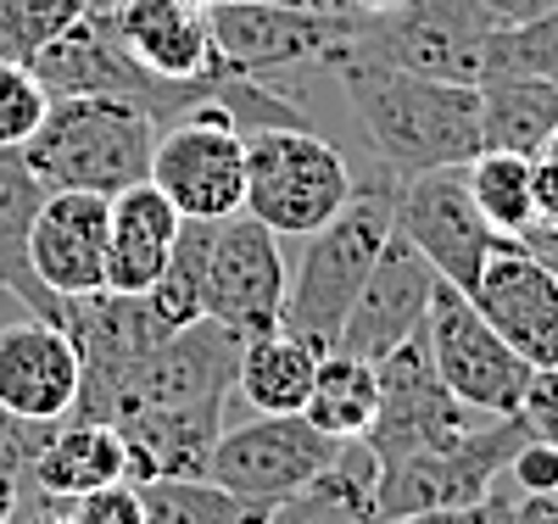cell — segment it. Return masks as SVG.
I'll list each match as a JSON object with an SVG mask.
<instances>
[{
  "mask_svg": "<svg viewBox=\"0 0 558 524\" xmlns=\"http://www.w3.org/2000/svg\"><path fill=\"white\" fill-rule=\"evenodd\" d=\"M347 89V112L375 146V162L397 179L470 168L481 157V89L418 78L368 57H347L330 68Z\"/></svg>",
  "mask_w": 558,
  "mask_h": 524,
  "instance_id": "1",
  "label": "cell"
},
{
  "mask_svg": "<svg viewBox=\"0 0 558 524\" xmlns=\"http://www.w3.org/2000/svg\"><path fill=\"white\" fill-rule=\"evenodd\" d=\"M397 173L375 168L357 179L352 202L302 241V257L286 279V307H279V329H291L313 352H336L341 324L352 313V296L363 291L368 268H375L386 234L397 229Z\"/></svg>",
  "mask_w": 558,
  "mask_h": 524,
  "instance_id": "2",
  "label": "cell"
},
{
  "mask_svg": "<svg viewBox=\"0 0 558 524\" xmlns=\"http://www.w3.org/2000/svg\"><path fill=\"white\" fill-rule=\"evenodd\" d=\"M157 118L140 112L112 95H68L51 101L45 123L23 146V162L45 190H96V196H118V190L140 184L151 173L157 151Z\"/></svg>",
  "mask_w": 558,
  "mask_h": 524,
  "instance_id": "3",
  "label": "cell"
},
{
  "mask_svg": "<svg viewBox=\"0 0 558 524\" xmlns=\"http://www.w3.org/2000/svg\"><path fill=\"white\" fill-rule=\"evenodd\" d=\"M357 190L352 162L341 146H330L307 123L286 129H252L246 134V202L241 212L257 218L279 241H307L313 229H324Z\"/></svg>",
  "mask_w": 558,
  "mask_h": 524,
  "instance_id": "4",
  "label": "cell"
},
{
  "mask_svg": "<svg viewBox=\"0 0 558 524\" xmlns=\"http://www.w3.org/2000/svg\"><path fill=\"white\" fill-rule=\"evenodd\" d=\"M28 73L45 84L51 101H68V95H112V101H129L140 112H151L157 129L179 123L196 101H207V95L218 89V78H229V73H218V78H196V84H168V78L146 73L129 57V45L118 39L107 7H89L78 23H68L28 62Z\"/></svg>",
  "mask_w": 558,
  "mask_h": 524,
  "instance_id": "5",
  "label": "cell"
},
{
  "mask_svg": "<svg viewBox=\"0 0 558 524\" xmlns=\"http://www.w3.org/2000/svg\"><path fill=\"white\" fill-rule=\"evenodd\" d=\"M502 23L481 0H402L391 12L352 17V57L386 62L441 84H481L486 45Z\"/></svg>",
  "mask_w": 558,
  "mask_h": 524,
  "instance_id": "6",
  "label": "cell"
},
{
  "mask_svg": "<svg viewBox=\"0 0 558 524\" xmlns=\"http://www.w3.org/2000/svg\"><path fill=\"white\" fill-rule=\"evenodd\" d=\"M520 447H525V424H520V413H508V418H475L470 430L452 436L447 447L380 463V486H375L380 524L425 519V513L486 497L508 474V458Z\"/></svg>",
  "mask_w": 558,
  "mask_h": 524,
  "instance_id": "7",
  "label": "cell"
},
{
  "mask_svg": "<svg viewBox=\"0 0 558 524\" xmlns=\"http://www.w3.org/2000/svg\"><path fill=\"white\" fill-rule=\"evenodd\" d=\"M352 17H324L296 7H268V0H207L213 51L229 78L274 84L296 68H336L352 57Z\"/></svg>",
  "mask_w": 558,
  "mask_h": 524,
  "instance_id": "8",
  "label": "cell"
},
{
  "mask_svg": "<svg viewBox=\"0 0 558 524\" xmlns=\"http://www.w3.org/2000/svg\"><path fill=\"white\" fill-rule=\"evenodd\" d=\"M418 336H425V352H430L436 374L447 379V391L475 418L520 413V397L531 386V363L475 313V302L458 284L436 279V296H430V313H425Z\"/></svg>",
  "mask_w": 558,
  "mask_h": 524,
  "instance_id": "9",
  "label": "cell"
},
{
  "mask_svg": "<svg viewBox=\"0 0 558 524\" xmlns=\"http://www.w3.org/2000/svg\"><path fill=\"white\" fill-rule=\"evenodd\" d=\"M146 179L184 223H223L246 202V134L218 118H179L157 134Z\"/></svg>",
  "mask_w": 558,
  "mask_h": 524,
  "instance_id": "10",
  "label": "cell"
},
{
  "mask_svg": "<svg viewBox=\"0 0 558 524\" xmlns=\"http://www.w3.org/2000/svg\"><path fill=\"white\" fill-rule=\"evenodd\" d=\"M336 441L318 436L302 413H252L246 424L223 430L213 441V458H207V480H218L223 491H235L241 502H257V508H274L296 497L313 474L330 463Z\"/></svg>",
  "mask_w": 558,
  "mask_h": 524,
  "instance_id": "11",
  "label": "cell"
},
{
  "mask_svg": "<svg viewBox=\"0 0 558 524\" xmlns=\"http://www.w3.org/2000/svg\"><path fill=\"white\" fill-rule=\"evenodd\" d=\"M286 257H279V234H268L257 218L235 212L213 223L207 263H202V313L229 324L235 336H263L279 329V307H286Z\"/></svg>",
  "mask_w": 558,
  "mask_h": 524,
  "instance_id": "12",
  "label": "cell"
},
{
  "mask_svg": "<svg viewBox=\"0 0 558 524\" xmlns=\"http://www.w3.org/2000/svg\"><path fill=\"white\" fill-rule=\"evenodd\" d=\"M375 374H380V407H375V424L363 430V441L380 463L447 447L452 436H463L475 424V413L463 407L447 391V379L436 374V363L425 352V336H413L391 357H380Z\"/></svg>",
  "mask_w": 558,
  "mask_h": 524,
  "instance_id": "13",
  "label": "cell"
},
{
  "mask_svg": "<svg viewBox=\"0 0 558 524\" xmlns=\"http://www.w3.org/2000/svg\"><path fill=\"white\" fill-rule=\"evenodd\" d=\"M397 234L425 252V263L470 291L475 273L486 268V257L502 246V234L486 229V218L470 202V184H463V168H436V173H413L397 184Z\"/></svg>",
  "mask_w": 558,
  "mask_h": 524,
  "instance_id": "14",
  "label": "cell"
},
{
  "mask_svg": "<svg viewBox=\"0 0 558 524\" xmlns=\"http://www.w3.org/2000/svg\"><path fill=\"white\" fill-rule=\"evenodd\" d=\"M436 268L425 263L408 234H386V246L368 268L363 291L352 296V313L341 324V352L363 357V363H380L391 357L402 341H413L418 329H425V313H430V296H436Z\"/></svg>",
  "mask_w": 558,
  "mask_h": 524,
  "instance_id": "15",
  "label": "cell"
},
{
  "mask_svg": "<svg viewBox=\"0 0 558 524\" xmlns=\"http://www.w3.org/2000/svg\"><path fill=\"white\" fill-rule=\"evenodd\" d=\"M463 296L531 368L558 363V279L531 246L502 241Z\"/></svg>",
  "mask_w": 558,
  "mask_h": 524,
  "instance_id": "16",
  "label": "cell"
},
{
  "mask_svg": "<svg viewBox=\"0 0 558 524\" xmlns=\"http://www.w3.org/2000/svg\"><path fill=\"white\" fill-rule=\"evenodd\" d=\"M107 229L112 196L96 190H45L28 229V268L51 296H89L107 291Z\"/></svg>",
  "mask_w": 558,
  "mask_h": 524,
  "instance_id": "17",
  "label": "cell"
},
{
  "mask_svg": "<svg viewBox=\"0 0 558 524\" xmlns=\"http://www.w3.org/2000/svg\"><path fill=\"white\" fill-rule=\"evenodd\" d=\"M241 346H246V336H235L218 318H196V324L173 329L146 357V368H140L134 391H129V413H140V407H223L235 397Z\"/></svg>",
  "mask_w": 558,
  "mask_h": 524,
  "instance_id": "18",
  "label": "cell"
},
{
  "mask_svg": "<svg viewBox=\"0 0 558 524\" xmlns=\"http://www.w3.org/2000/svg\"><path fill=\"white\" fill-rule=\"evenodd\" d=\"M78 346L62 324L23 318L0 329V407L28 424H62L78 407Z\"/></svg>",
  "mask_w": 558,
  "mask_h": 524,
  "instance_id": "19",
  "label": "cell"
},
{
  "mask_svg": "<svg viewBox=\"0 0 558 524\" xmlns=\"http://www.w3.org/2000/svg\"><path fill=\"white\" fill-rule=\"evenodd\" d=\"M107 17L129 45V57L168 84H196L223 73L207 7H196V0H107Z\"/></svg>",
  "mask_w": 558,
  "mask_h": 524,
  "instance_id": "20",
  "label": "cell"
},
{
  "mask_svg": "<svg viewBox=\"0 0 558 524\" xmlns=\"http://www.w3.org/2000/svg\"><path fill=\"white\" fill-rule=\"evenodd\" d=\"M123 480H207L213 441L223 436V407H140L118 418Z\"/></svg>",
  "mask_w": 558,
  "mask_h": 524,
  "instance_id": "21",
  "label": "cell"
},
{
  "mask_svg": "<svg viewBox=\"0 0 558 524\" xmlns=\"http://www.w3.org/2000/svg\"><path fill=\"white\" fill-rule=\"evenodd\" d=\"M184 218L151 179H140L112 196V229H107V291L146 296L162 279Z\"/></svg>",
  "mask_w": 558,
  "mask_h": 524,
  "instance_id": "22",
  "label": "cell"
},
{
  "mask_svg": "<svg viewBox=\"0 0 558 524\" xmlns=\"http://www.w3.org/2000/svg\"><path fill=\"white\" fill-rule=\"evenodd\" d=\"M23 480L34 491H45V497H62V502L123 480V436H118V424L68 413L62 424H51V436H45L39 452L28 458Z\"/></svg>",
  "mask_w": 558,
  "mask_h": 524,
  "instance_id": "23",
  "label": "cell"
},
{
  "mask_svg": "<svg viewBox=\"0 0 558 524\" xmlns=\"http://www.w3.org/2000/svg\"><path fill=\"white\" fill-rule=\"evenodd\" d=\"M375 486H380V458L368 452V441H336L330 463L313 480L268 508V524H380L375 508Z\"/></svg>",
  "mask_w": 558,
  "mask_h": 524,
  "instance_id": "24",
  "label": "cell"
},
{
  "mask_svg": "<svg viewBox=\"0 0 558 524\" xmlns=\"http://www.w3.org/2000/svg\"><path fill=\"white\" fill-rule=\"evenodd\" d=\"M481 89V151L542 157L558 134V78L536 73H492Z\"/></svg>",
  "mask_w": 558,
  "mask_h": 524,
  "instance_id": "25",
  "label": "cell"
},
{
  "mask_svg": "<svg viewBox=\"0 0 558 524\" xmlns=\"http://www.w3.org/2000/svg\"><path fill=\"white\" fill-rule=\"evenodd\" d=\"M39 202H45V184L34 179L23 151H0V291H12L28 307V318L62 324L68 302L45 291L28 268V229H34Z\"/></svg>",
  "mask_w": 558,
  "mask_h": 524,
  "instance_id": "26",
  "label": "cell"
},
{
  "mask_svg": "<svg viewBox=\"0 0 558 524\" xmlns=\"http://www.w3.org/2000/svg\"><path fill=\"white\" fill-rule=\"evenodd\" d=\"M318 357L307 341H296L291 329H263L241 346V368H235V397L252 413H302L307 391H313V374Z\"/></svg>",
  "mask_w": 558,
  "mask_h": 524,
  "instance_id": "27",
  "label": "cell"
},
{
  "mask_svg": "<svg viewBox=\"0 0 558 524\" xmlns=\"http://www.w3.org/2000/svg\"><path fill=\"white\" fill-rule=\"evenodd\" d=\"M375 407H380V374H375V363H363V357H352L341 346L318 357L313 391L302 402V418L313 424L318 436L357 441L368 424H375Z\"/></svg>",
  "mask_w": 558,
  "mask_h": 524,
  "instance_id": "28",
  "label": "cell"
},
{
  "mask_svg": "<svg viewBox=\"0 0 558 524\" xmlns=\"http://www.w3.org/2000/svg\"><path fill=\"white\" fill-rule=\"evenodd\" d=\"M463 184H470V202L486 218V229L502 234V241H520V234L536 223V162L531 157L481 151L470 168H463Z\"/></svg>",
  "mask_w": 558,
  "mask_h": 524,
  "instance_id": "29",
  "label": "cell"
},
{
  "mask_svg": "<svg viewBox=\"0 0 558 524\" xmlns=\"http://www.w3.org/2000/svg\"><path fill=\"white\" fill-rule=\"evenodd\" d=\"M146 524H268V508L241 502L218 480H151L140 486Z\"/></svg>",
  "mask_w": 558,
  "mask_h": 524,
  "instance_id": "30",
  "label": "cell"
},
{
  "mask_svg": "<svg viewBox=\"0 0 558 524\" xmlns=\"http://www.w3.org/2000/svg\"><path fill=\"white\" fill-rule=\"evenodd\" d=\"M96 0H0V62H34Z\"/></svg>",
  "mask_w": 558,
  "mask_h": 524,
  "instance_id": "31",
  "label": "cell"
},
{
  "mask_svg": "<svg viewBox=\"0 0 558 524\" xmlns=\"http://www.w3.org/2000/svg\"><path fill=\"white\" fill-rule=\"evenodd\" d=\"M492 73H536L558 78V7L525 23H502L486 45V78Z\"/></svg>",
  "mask_w": 558,
  "mask_h": 524,
  "instance_id": "32",
  "label": "cell"
},
{
  "mask_svg": "<svg viewBox=\"0 0 558 524\" xmlns=\"http://www.w3.org/2000/svg\"><path fill=\"white\" fill-rule=\"evenodd\" d=\"M51 112V95L28 73V62H0V151H23Z\"/></svg>",
  "mask_w": 558,
  "mask_h": 524,
  "instance_id": "33",
  "label": "cell"
},
{
  "mask_svg": "<svg viewBox=\"0 0 558 524\" xmlns=\"http://www.w3.org/2000/svg\"><path fill=\"white\" fill-rule=\"evenodd\" d=\"M73 524H146V502H140V486L112 480L73 497Z\"/></svg>",
  "mask_w": 558,
  "mask_h": 524,
  "instance_id": "34",
  "label": "cell"
},
{
  "mask_svg": "<svg viewBox=\"0 0 558 524\" xmlns=\"http://www.w3.org/2000/svg\"><path fill=\"white\" fill-rule=\"evenodd\" d=\"M508 486H514L520 497H558V447L525 436V447L508 458Z\"/></svg>",
  "mask_w": 558,
  "mask_h": 524,
  "instance_id": "35",
  "label": "cell"
},
{
  "mask_svg": "<svg viewBox=\"0 0 558 524\" xmlns=\"http://www.w3.org/2000/svg\"><path fill=\"white\" fill-rule=\"evenodd\" d=\"M520 424H525V436L558 447V363L531 368V386L520 397Z\"/></svg>",
  "mask_w": 558,
  "mask_h": 524,
  "instance_id": "36",
  "label": "cell"
},
{
  "mask_svg": "<svg viewBox=\"0 0 558 524\" xmlns=\"http://www.w3.org/2000/svg\"><path fill=\"white\" fill-rule=\"evenodd\" d=\"M45 436H51V424H28V418L0 407V474H23Z\"/></svg>",
  "mask_w": 558,
  "mask_h": 524,
  "instance_id": "37",
  "label": "cell"
},
{
  "mask_svg": "<svg viewBox=\"0 0 558 524\" xmlns=\"http://www.w3.org/2000/svg\"><path fill=\"white\" fill-rule=\"evenodd\" d=\"M514 508H520V497H508L502 480H497V486H492L486 497H475V502H458V508L425 513V524H514Z\"/></svg>",
  "mask_w": 558,
  "mask_h": 524,
  "instance_id": "38",
  "label": "cell"
},
{
  "mask_svg": "<svg viewBox=\"0 0 558 524\" xmlns=\"http://www.w3.org/2000/svg\"><path fill=\"white\" fill-rule=\"evenodd\" d=\"M7 524H73V502H62V497H45V491H34V486L23 480Z\"/></svg>",
  "mask_w": 558,
  "mask_h": 524,
  "instance_id": "39",
  "label": "cell"
},
{
  "mask_svg": "<svg viewBox=\"0 0 558 524\" xmlns=\"http://www.w3.org/2000/svg\"><path fill=\"white\" fill-rule=\"evenodd\" d=\"M536 218L547 229H558V134H553V146L536 157Z\"/></svg>",
  "mask_w": 558,
  "mask_h": 524,
  "instance_id": "40",
  "label": "cell"
},
{
  "mask_svg": "<svg viewBox=\"0 0 558 524\" xmlns=\"http://www.w3.org/2000/svg\"><path fill=\"white\" fill-rule=\"evenodd\" d=\"M481 7H486L497 23H525V17H542L547 7H558V0H481Z\"/></svg>",
  "mask_w": 558,
  "mask_h": 524,
  "instance_id": "41",
  "label": "cell"
},
{
  "mask_svg": "<svg viewBox=\"0 0 558 524\" xmlns=\"http://www.w3.org/2000/svg\"><path fill=\"white\" fill-rule=\"evenodd\" d=\"M514 524H558V497H520Z\"/></svg>",
  "mask_w": 558,
  "mask_h": 524,
  "instance_id": "42",
  "label": "cell"
},
{
  "mask_svg": "<svg viewBox=\"0 0 558 524\" xmlns=\"http://www.w3.org/2000/svg\"><path fill=\"white\" fill-rule=\"evenodd\" d=\"M268 7H296V12H324V17H347V0H268Z\"/></svg>",
  "mask_w": 558,
  "mask_h": 524,
  "instance_id": "43",
  "label": "cell"
},
{
  "mask_svg": "<svg viewBox=\"0 0 558 524\" xmlns=\"http://www.w3.org/2000/svg\"><path fill=\"white\" fill-rule=\"evenodd\" d=\"M17 486H23V474H0V524L12 519V502H17Z\"/></svg>",
  "mask_w": 558,
  "mask_h": 524,
  "instance_id": "44",
  "label": "cell"
},
{
  "mask_svg": "<svg viewBox=\"0 0 558 524\" xmlns=\"http://www.w3.org/2000/svg\"><path fill=\"white\" fill-rule=\"evenodd\" d=\"M352 12H391V7H402V0H347Z\"/></svg>",
  "mask_w": 558,
  "mask_h": 524,
  "instance_id": "45",
  "label": "cell"
},
{
  "mask_svg": "<svg viewBox=\"0 0 558 524\" xmlns=\"http://www.w3.org/2000/svg\"><path fill=\"white\" fill-rule=\"evenodd\" d=\"M402 524H425V519H402Z\"/></svg>",
  "mask_w": 558,
  "mask_h": 524,
  "instance_id": "46",
  "label": "cell"
}]
</instances>
